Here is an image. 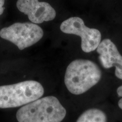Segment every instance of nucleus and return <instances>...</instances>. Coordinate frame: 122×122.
<instances>
[{"label":"nucleus","mask_w":122,"mask_h":122,"mask_svg":"<svg viewBox=\"0 0 122 122\" xmlns=\"http://www.w3.org/2000/svg\"><path fill=\"white\" fill-rule=\"evenodd\" d=\"M96 50L103 67L107 69L115 67L116 77L122 80V56L117 46L110 40L106 39L101 41Z\"/></svg>","instance_id":"obj_7"},{"label":"nucleus","mask_w":122,"mask_h":122,"mask_svg":"<svg viewBox=\"0 0 122 122\" xmlns=\"http://www.w3.org/2000/svg\"><path fill=\"white\" fill-rule=\"evenodd\" d=\"M60 29L65 33L80 36L81 39V48L85 53L97 49L101 40L100 30L86 27L83 20L79 17H71L63 21Z\"/></svg>","instance_id":"obj_5"},{"label":"nucleus","mask_w":122,"mask_h":122,"mask_svg":"<svg viewBox=\"0 0 122 122\" xmlns=\"http://www.w3.org/2000/svg\"><path fill=\"white\" fill-rule=\"evenodd\" d=\"M16 6L33 23L49 22L56 16V10L49 3L39 2V0H18Z\"/></svg>","instance_id":"obj_6"},{"label":"nucleus","mask_w":122,"mask_h":122,"mask_svg":"<svg viewBox=\"0 0 122 122\" xmlns=\"http://www.w3.org/2000/svg\"><path fill=\"white\" fill-rule=\"evenodd\" d=\"M102 72L95 63L78 59L69 64L66 70L65 84L71 94L80 95L93 87L101 79Z\"/></svg>","instance_id":"obj_2"},{"label":"nucleus","mask_w":122,"mask_h":122,"mask_svg":"<svg viewBox=\"0 0 122 122\" xmlns=\"http://www.w3.org/2000/svg\"><path fill=\"white\" fill-rule=\"evenodd\" d=\"M43 36L42 29L33 23H15L0 30V37L12 42L20 50L37 43Z\"/></svg>","instance_id":"obj_4"},{"label":"nucleus","mask_w":122,"mask_h":122,"mask_svg":"<svg viewBox=\"0 0 122 122\" xmlns=\"http://www.w3.org/2000/svg\"><path fill=\"white\" fill-rule=\"evenodd\" d=\"M117 92L119 97H121V98L118 101V106L122 110V85L118 88L117 90Z\"/></svg>","instance_id":"obj_9"},{"label":"nucleus","mask_w":122,"mask_h":122,"mask_svg":"<svg viewBox=\"0 0 122 122\" xmlns=\"http://www.w3.org/2000/svg\"><path fill=\"white\" fill-rule=\"evenodd\" d=\"M67 111L57 97H42L20 107L16 113L18 122H61Z\"/></svg>","instance_id":"obj_1"},{"label":"nucleus","mask_w":122,"mask_h":122,"mask_svg":"<svg viewBox=\"0 0 122 122\" xmlns=\"http://www.w3.org/2000/svg\"><path fill=\"white\" fill-rule=\"evenodd\" d=\"M106 114L101 110L93 108L86 110L79 117L76 122H107Z\"/></svg>","instance_id":"obj_8"},{"label":"nucleus","mask_w":122,"mask_h":122,"mask_svg":"<svg viewBox=\"0 0 122 122\" xmlns=\"http://www.w3.org/2000/svg\"><path fill=\"white\" fill-rule=\"evenodd\" d=\"M42 85L35 80H25L0 86V109L20 107L43 96Z\"/></svg>","instance_id":"obj_3"},{"label":"nucleus","mask_w":122,"mask_h":122,"mask_svg":"<svg viewBox=\"0 0 122 122\" xmlns=\"http://www.w3.org/2000/svg\"><path fill=\"white\" fill-rule=\"evenodd\" d=\"M5 4V0H0V15H2L4 13L5 7L4 5Z\"/></svg>","instance_id":"obj_10"}]
</instances>
